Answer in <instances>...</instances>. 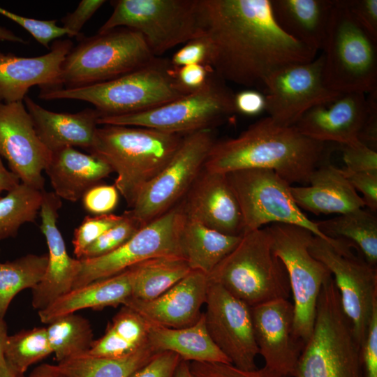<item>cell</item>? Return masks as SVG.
Returning <instances> with one entry per match:
<instances>
[{"label": "cell", "instance_id": "cell-1", "mask_svg": "<svg viewBox=\"0 0 377 377\" xmlns=\"http://www.w3.org/2000/svg\"><path fill=\"white\" fill-rule=\"evenodd\" d=\"M200 13L207 66L224 82L263 91L277 72L316 57L280 27L271 0H200Z\"/></svg>", "mask_w": 377, "mask_h": 377}, {"label": "cell", "instance_id": "cell-2", "mask_svg": "<svg viewBox=\"0 0 377 377\" xmlns=\"http://www.w3.org/2000/svg\"><path fill=\"white\" fill-rule=\"evenodd\" d=\"M329 154L327 143L309 138L295 126H283L267 117L235 138L215 141L203 169L223 174L244 169L270 170L290 185L308 184L311 173Z\"/></svg>", "mask_w": 377, "mask_h": 377}, {"label": "cell", "instance_id": "cell-3", "mask_svg": "<svg viewBox=\"0 0 377 377\" xmlns=\"http://www.w3.org/2000/svg\"><path fill=\"white\" fill-rule=\"evenodd\" d=\"M101 126L88 152L117 174L114 185L132 208L144 187L172 158L184 135L143 127Z\"/></svg>", "mask_w": 377, "mask_h": 377}, {"label": "cell", "instance_id": "cell-4", "mask_svg": "<svg viewBox=\"0 0 377 377\" xmlns=\"http://www.w3.org/2000/svg\"><path fill=\"white\" fill-rule=\"evenodd\" d=\"M188 94L179 83L177 68L170 60L155 57L144 66L119 77L78 88L42 89L38 97L89 102L101 117H105L149 110Z\"/></svg>", "mask_w": 377, "mask_h": 377}, {"label": "cell", "instance_id": "cell-5", "mask_svg": "<svg viewBox=\"0 0 377 377\" xmlns=\"http://www.w3.org/2000/svg\"><path fill=\"white\" fill-rule=\"evenodd\" d=\"M295 377H362L360 344L331 274L320 289L313 330Z\"/></svg>", "mask_w": 377, "mask_h": 377}, {"label": "cell", "instance_id": "cell-6", "mask_svg": "<svg viewBox=\"0 0 377 377\" xmlns=\"http://www.w3.org/2000/svg\"><path fill=\"white\" fill-rule=\"evenodd\" d=\"M208 279L250 307L291 295L286 269L272 251L267 227L244 233Z\"/></svg>", "mask_w": 377, "mask_h": 377}, {"label": "cell", "instance_id": "cell-7", "mask_svg": "<svg viewBox=\"0 0 377 377\" xmlns=\"http://www.w3.org/2000/svg\"><path fill=\"white\" fill-rule=\"evenodd\" d=\"M66 56L58 88H78L108 81L151 61L156 57L144 37L119 27L91 37H82Z\"/></svg>", "mask_w": 377, "mask_h": 377}, {"label": "cell", "instance_id": "cell-8", "mask_svg": "<svg viewBox=\"0 0 377 377\" xmlns=\"http://www.w3.org/2000/svg\"><path fill=\"white\" fill-rule=\"evenodd\" d=\"M326 85L339 93L377 89V40L353 18L343 0H335L323 48Z\"/></svg>", "mask_w": 377, "mask_h": 377}, {"label": "cell", "instance_id": "cell-9", "mask_svg": "<svg viewBox=\"0 0 377 377\" xmlns=\"http://www.w3.org/2000/svg\"><path fill=\"white\" fill-rule=\"evenodd\" d=\"M98 34L125 27L139 32L159 57L166 51L202 36L200 0H117Z\"/></svg>", "mask_w": 377, "mask_h": 377}, {"label": "cell", "instance_id": "cell-10", "mask_svg": "<svg viewBox=\"0 0 377 377\" xmlns=\"http://www.w3.org/2000/svg\"><path fill=\"white\" fill-rule=\"evenodd\" d=\"M235 94L214 73L201 89L149 110L100 117L98 125L148 128L184 135L212 129L237 112Z\"/></svg>", "mask_w": 377, "mask_h": 377}, {"label": "cell", "instance_id": "cell-11", "mask_svg": "<svg viewBox=\"0 0 377 377\" xmlns=\"http://www.w3.org/2000/svg\"><path fill=\"white\" fill-rule=\"evenodd\" d=\"M272 249L284 265L294 307V332L304 344L313 330L316 304L322 286L331 274L309 251L314 235L292 224L272 223L267 227Z\"/></svg>", "mask_w": 377, "mask_h": 377}, {"label": "cell", "instance_id": "cell-12", "mask_svg": "<svg viewBox=\"0 0 377 377\" xmlns=\"http://www.w3.org/2000/svg\"><path fill=\"white\" fill-rule=\"evenodd\" d=\"M353 246L343 239L329 242L314 235L309 251L331 274L342 309L361 346L377 305V270L376 266L356 256Z\"/></svg>", "mask_w": 377, "mask_h": 377}, {"label": "cell", "instance_id": "cell-13", "mask_svg": "<svg viewBox=\"0 0 377 377\" xmlns=\"http://www.w3.org/2000/svg\"><path fill=\"white\" fill-rule=\"evenodd\" d=\"M226 175L240 207L244 234L267 223H280L305 228L316 237L333 241L302 212L293 200L291 185L275 172L244 169Z\"/></svg>", "mask_w": 377, "mask_h": 377}, {"label": "cell", "instance_id": "cell-14", "mask_svg": "<svg viewBox=\"0 0 377 377\" xmlns=\"http://www.w3.org/2000/svg\"><path fill=\"white\" fill-rule=\"evenodd\" d=\"M214 142L212 129L183 136L172 158L144 187L130 210L142 227L182 201L202 170Z\"/></svg>", "mask_w": 377, "mask_h": 377}, {"label": "cell", "instance_id": "cell-15", "mask_svg": "<svg viewBox=\"0 0 377 377\" xmlns=\"http://www.w3.org/2000/svg\"><path fill=\"white\" fill-rule=\"evenodd\" d=\"M185 219L181 203L140 228L126 243L106 255L80 260L72 289L117 274L147 259L182 256L180 233ZM184 258V257H183Z\"/></svg>", "mask_w": 377, "mask_h": 377}, {"label": "cell", "instance_id": "cell-16", "mask_svg": "<svg viewBox=\"0 0 377 377\" xmlns=\"http://www.w3.org/2000/svg\"><path fill=\"white\" fill-rule=\"evenodd\" d=\"M205 304V326L214 343L236 367L244 370L256 369L259 350L251 307L210 280Z\"/></svg>", "mask_w": 377, "mask_h": 377}, {"label": "cell", "instance_id": "cell-17", "mask_svg": "<svg viewBox=\"0 0 377 377\" xmlns=\"http://www.w3.org/2000/svg\"><path fill=\"white\" fill-rule=\"evenodd\" d=\"M323 66L321 54L310 61L288 66L272 75L263 91L268 117L281 125L295 126L309 109L341 94L326 85Z\"/></svg>", "mask_w": 377, "mask_h": 377}, {"label": "cell", "instance_id": "cell-18", "mask_svg": "<svg viewBox=\"0 0 377 377\" xmlns=\"http://www.w3.org/2000/svg\"><path fill=\"white\" fill-rule=\"evenodd\" d=\"M51 151L38 138L23 101L0 103V157L20 182L44 191Z\"/></svg>", "mask_w": 377, "mask_h": 377}, {"label": "cell", "instance_id": "cell-19", "mask_svg": "<svg viewBox=\"0 0 377 377\" xmlns=\"http://www.w3.org/2000/svg\"><path fill=\"white\" fill-rule=\"evenodd\" d=\"M259 355L265 366L295 377L304 343L294 332V307L288 299H277L251 307Z\"/></svg>", "mask_w": 377, "mask_h": 377}, {"label": "cell", "instance_id": "cell-20", "mask_svg": "<svg viewBox=\"0 0 377 377\" xmlns=\"http://www.w3.org/2000/svg\"><path fill=\"white\" fill-rule=\"evenodd\" d=\"M61 205V199L54 192L43 191L40 229L47 245L48 261L43 279L32 289V306L38 311L72 290L80 269V260L68 255L57 226Z\"/></svg>", "mask_w": 377, "mask_h": 377}, {"label": "cell", "instance_id": "cell-21", "mask_svg": "<svg viewBox=\"0 0 377 377\" xmlns=\"http://www.w3.org/2000/svg\"><path fill=\"white\" fill-rule=\"evenodd\" d=\"M186 216L232 236H242L239 205L226 174L202 169L180 202Z\"/></svg>", "mask_w": 377, "mask_h": 377}, {"label": "cell", "instance_id": "cell-22", "mask_svg": "<svg viewBox=\"0 0 377 377\" xmlns=\"http://www.w3.org/2000/svg\"><path fill=\"white\" fill-rule=\"evenodd\" d=\"M73 47L68 39L54 42L50 52L34 57L0 52V103L23 101L30 88H58L61 64Z\"/></svg>", "mask_w": 377, "mask_h": 377}, {"label": "cell", "instance_id": "cell-23", "mask_svg": "<svg viewBox=\"0 0 377 377\" xmlns=\"http://www.w3.org/2000/svg\"><path fill=\"white\" fill-rule=\"evenodd\" d=\"M208 276L191 271L158 297L148 301L128 298L126 306L152 324L170 328H182L195 323L205 304Z\"/></svg>", "mask_w": 377, "mask_h": 377}, {"label": "cell", "instance_id": "cell-24", "mask_svg": "<svg viewBox=\"0 0 377 377\" xmlns=\"http://www.w3.org/2000/svg\"><path fill=\"white\" fill-rule=\"evenodd\" d=\"M366 114L365 94L343 93L331 101L309 109L295 126L316 141L349 145L359 140Z\"/></svg>", "mask_w": 377, "mask_h": 377}, {"label": "cell", "instance_id": "cell-25", "mask_svg": "<svg viewBox=\"0 0 377 377\" xmlns=\"http://www.w3.org/2000/svg\"><path fill=\"white\" fill-rule=\"evenodd\" d=\"M23 102L38 138L51 152L67 147L90 149L101 117L96 110L62 113L44 108L28 96Z\"/></svg>", "mask_w": 377, "mask_h": 377}, {"label": "cell", "instance_id": "cell-26", "mask_svg": "<svg viewBox=\"0 0 377 377\" xmlns=\"http://www.w3.org/2000/svg\"><path fill=\"white\" fill-rule=\"evenodd\" d=\"M296 205L315 214H343L365 206L340 168L322 164L311 175L308 185L290 186Z\"/></svg>", "mask_w": 377, "mask_h": 377}, {"label": "cell", "instance_id": "cell-27", "mask_svg": "<svg viewBox=\"0 0 377 377\" xmlns=\"http://www.w3.org/2000/svg\"><path fill=\"white\" fill-rule=\"evenodd\" d=\"M44 171L54 193L71 202L80 200L87 190L112 172L111 168L98 157L72 147L51 152Z\"/></svg>", "mask_w": 377, "mask_h": 377}, {"label": "cell", "instance_id": "cell-28", "mask_svg": "<svg viewBox=\"0 0 377 377\" xmlns=\"http://www.w3.org/2000/svg\"><path fill=\"white\" fill-rule=\"evenodd\" d=\"M334 3L335 0H271L280 27L316 52L323 48Z\"/></svg>", "mask_w": 377, "mask_h": 377}, {"label": "cell", "instance_id": "cell-29", "mask_svg": "<svg viewBox=\"0 0 377 377\" xmlns=\"http://www.w3.org/2000/svg\"><path fill=\"white\" fill-rule=\"evenodd\" d=\"M131 296V274L128 268L110 277L71 290L45 309L38 311V315L42 323L49 324L80 309L123 305Z\"/></svg>", "mask_w": 377, "mask_h": 377}, {"label": "cell", "instance_id": "cell-30", "mask_svg": "<svg viewBox=\"0 0 377 377\" xmlns=\"http://www.w3.org/2000/svg\"><path fill=\"white\" fill-rule=\"evenodd\" d=\"M148 343L156 352H173L186 362L230 363L209 335L203 313L195 323L182 328L150 323Z\"/></svg>", "mask_w": 377, "mask_h": 377}, {"label": "cell", "instance_id": "cell-31", "mask_svg": "<svg viewBox=\"0 0 377 377\" xmlns=\"http://www.w3.org/2000/svg\"><path fill=\"white\" fill-rule=\"evenodd\" d=\"M241 237L223 234L185 215L179 238L182 255L191 270L209 276Z\"/></svg>", "mask_w": 377, "mask_h": 377}, {"label": "cell", "instance_id": "cell-32", "mask_svg": "<svg viewBox=\"0 0 377 377\" xmlns=\"http://www.w3.org/2000/svg\"><path fill=\"white\" fill-rule=\"evenodd\" d=\"M150 323L132 309L122 305L108 324L105 334L94 341L87 354L102 357H121L148 343Z\"/></svg>", "mask_w": 377, "mask_h": 377}, {"label": "cell", "instance_id": "cell-33", "mask_svg": "<svg viewBox=\"0 0 377 377\" xmlns=\"http://www.w3.org/2000/svg\"><path fill=\"white\" fill-rule=\"evenodd\" d=\"M131 274V297L154 300L185 277L192 270L182 256L147 259L128 268Z\"/></svg>", "mask_w": 377, "mask_h": 377}, {"label": "cell", "instance_id": "cell-34", "mask_svg": "<svg viewBox=\"0 0 377 377\" xmlns=\"http://www.w3.org/2000/svg\"><path fill=\"white\" fill-rule=\"evenodd\" d=\"M360 208L334 218L316 222L326 237L343 239L357 246L371 265L377 263V218Z\"/></svg>", "mask_w": 377, "mask_h": 377}, {"label": "cell", "instance_id": "cell-35", "mask_svg": "<svg viewBox=\"0 0 377 377\" xmlns=\"http://www.w3.org/2000/svg\"><path fill=\"white\" fill-rule=\"evenodd\" d=\"M157 353L147 343L121 357H102L87 353L58 362L57 367L68 377H130Z\"/></svg>", "mask_w": 377, "mask_h": 377}, {"label": "cell", "instance_id": "cell-36", "mask_svg": "<svg viewBox=\"0 0 377 377\" xmlns=\"http://www.w3.org/2000/svg\"><path fill=\"white\" fill-rule=\"evenodd\" d=\"M47 254H27L11 261L0 263V318L20 291L31 290L43 279L47 266Z\"/></svg>", "mask_w": 377, "mask_h": 377}, {"label": "cell", "instance_id": "cell-37", "mask_svg": "<svg viewBox=\"0 0 377 377\" xmlns=\"http://www.w3.org/2000/svg\"><path fill=\"white\" fill-rule=\"evenodd\" d=\"M46 330L50 346L58 362L87 353L94 341L88 320L75 313L53 320Z\"/></svg>", "mask_w": 377, "mask_h": 377}, {"label": "cell", "instance_id": "cell-38", "mask_svg": "<svg viewBox=\"0 0 377 377\" xmlns=\"http://www.w3.org/2000/svg\"><path fill=\"white\" fill-rule=\"evenodd\" d=\"M43 192L20 182L0 198V240L15 237L23 224L35 221L40 213Z\"/></svg>", "mask_w": 377, "mask_h": 377}, {"label": "cell", "instance_id": "cell-39", "mask_svg": "<svg viewBox=\"0 0 377 377\" xmlns=\"http://www.w3.org/2000/svg\"><path fill=\"white\" fill-rule=\"evenodd\" d=\"M52 353L46 327H34L8 337L4 358L11 371L24 375L30 366Z\"/></svg>", "mask_w": 377, "mask_h": 377}, {"label": "cell", "instance_id": "cell-40", "mask_svg": "<svg viewBox=\"0 0 377 377\" xmlns=\"http://www.w3.org/2000/svg\"><path fill=\"white\" fill-rule=\"evenodd\" d=\"M142 228L130 210L123 219L89 246L80 260L91 259L106 255L119 248Z\"/></svg>", "mask_w": 377, "mask_h": 377}, {"label": "cell", "instance_id": "cell-41", "mask_svg": "<svg viewBox=\"0 0 377 377\" xmlns=\"http://www.w3.org/2000/svg\"><path fill=\"white\" fill-rule=\"evenodd\" d=\"M122 219L123 214L85 216L81 224L75 229L73 234L72 243L76 258L80 259L89 246Z\"/></svg>", "mask_w": 377, "mask_h": 377}, {"label": "cell", "instance_id": "cell-42", "mask_svg": "<svg viewBox=\"0 0 377 377\" xmlns=\"http://www.w3.org/2000/svg\"><path fill=\"white\" fill-rule=\"evenodd\" d=\"M0 14L27 30L41 45L50 50V43L63 36L71 37L70 31L57 24L56 20H42L19 15L0 7Z\"/></svg>", "mask_w": 377, "mask_h": 377}, {"label": "cell", "instance_id": "cell-43", "mask_svg": "<svg viewBox=\"0 0 377 377\" xmlns=\"http://www.w3.org/2000/svg\"><path fill=\"white\" fill-rule=\"evenodd\" d=\"M192 377H285L264 366L244 370L230 363L188 362Z\"/></svg>", "mask_w": 377, "mask_h": 377}, {"label": "cell", "instance_id": "cell-44", "mask_svg": "<svg viewBox=\"0 0 377 377\" xmlns=\"http://www.w3.org/2000/svg\"><path fill=\"white\" fill-rule=\"evenodd\" d=\"M119 191L113 185L98 184L82 197L84 209L95 216L111 214L119 202Z\"/></svg>", "mask_w": 377, "mask_h": 377}, {"label": "cell", "instance_id": "cell-45", "mask_svg": "<svg viewBox=\"0 0 377 377\" xmlns=\"http://www.w3.org/2000/svg\"><path fill=\"white\" fill-rule=\"evenodd\" d=\"M343 146L345 168L353 172L377 174V151L360 140Z\"/></svg>", "mask_w": 377, "mask_h": 377}, {"label": "cell", "instance_id": "cell-46", "mask_svg": "<svg viewBox=\"0 0 377 377\" xmlns=\"http://www.w3.org/2000/svg\"><path fill=\"white\" fill-rule=\"evenodd\" d=\"M362 377H377V305L360 346Z\"/></svg>", "mask_w": 377, "mask_h": 377}, {"label": "cell", "instance_id": "cell-47", "mask_svg": "<svg viewBox=\"0 0 377 377\" xmlns=\"http://www.w3.org/2000/svg\"><path fill=\"white\" fill-rule=\"evenodd\" d=\"M181 360L173 352H158L130 377H175Z\"/></svg>", "mask_w": 377, "mask_h": 377}, {"label": "cell", "instance_id": "cell-48", "mask_svg": "<svg viewBox=\"0 0 377 377\" xmlns=\"http://www.w3.org/2000/svg\"><path fill=\"white\" fill-rule=\"evenodd\" d=\"M209 57V46L206 39L200 36L184 44L172 57L170 62L176 68L191 64L207 66Z\"/></svg>", "mask_w": 377, "mask_h": 377}, {"label": "cell", "instance_id": "cell-49", "mask_svg": "<svg viewBox=\"0 0 377 377\" xmlns=\"http://www.w3.org/2000/svg\"><path fill=\"white\" fill-rule=\"evenodd\" d=\"M345 177L357 192L362 194V199L371 212L377 210V174L365 172H353L341 169Z\"/></svg>", "mask_w": 377, "mask_h": 377}, {"label": "cell", "instance_id": "cell-50", "mask_svg": "<svg viewBox=\"0 0 377 377\" xmlns=\"http://www.w3.org/2000/svg\"><path fill=\"white\" fill-rule=\"evenodd\" d=\"M355 21L377 40V0H343Z\"/></svg>", "mask_w": 377, "mask_h": 377}, {"label": "cell", "instance_id": "cell-51", "mask_svg": "<svg viewBox=\"0 0 377 377\" xmlns=\"http://www.w3.org/2000/svg\"><path fill=\"white\" fill-rule=\"evenodd\" d=\"M105 3L104 0H82L75 10L61 19L63 27L70 31L71 37L81 36L84 24Z\"/></svg>", "mask_w": 377, "mask_h": 377}, {"label": "cell", "instance_id": "cell-52", "mask_svg": "<svg viewBox=\"0 0 377 377\" xmlns=\"http://www.w3.org/2000/svg\"><path fill=\"white\" fill-rule=\"evenodd\" d=\"M212 73L208 66L202 64H191L177 68L179 83L190 93L203 87Z\"/></svg>", "mask_w": 377, "mask_h": 377}, {"label": "cell", "instance_id": "cell-53", "mask_svg": "<svg viewBox=\"0 0 377 377\" xmlns=\"http://www.w3.org/2000/svg\"><path fill=\"white\" fill-rule=\"evenodd\" d=\"M367 114L358 140L368 147L377 149V89L366 96Z\"/></svg>", "mask_w": 377, "mask_h": 377}, {"label": "cell", "instance_id": "cell-54", "mask_svg": "<svg viewBox=\"0 0 377 377\" xmlns=\"http://www.w3.org/2000/svg\"><path fill=\"white\" fill-rule=\"evenodd\" d=\"M235 106L237 112L247 116H256L266 108L265 96L256 89H245L235 94Z\"/></svg>", "mask_w": 377, "mask_h": 377}, {"label": "cell", "instance_id": "cell-55", "mask_svg": "<svg viewBox=\"0 0 377 377\" xmlns=\"http://www.w3.org/2000/svg\"><path fill=\"white\" fill-rule=\"evenodd\" d=\"M20 182V179L3 165L0 157V198L3 192H8Z\"/></svg>", "mask_w": 377, "mask_h": 377}, {"label": "cell", "instance_id": "cell-56", "mask_svg": "<svg viewBox=\"0 0 377 377\" xmlns=\"http://www.w3.org/2000/svg\"><path fill=\"white\" fill-rule=\"evenodd\" d=\"M27 377H68L57 364H42L36 367Z\"/></svg>", "mask_w": 377, "mask_h": 377}, {"label": "cell", "instance_id": "cell-57", "mask_svg": "<svg viewBox=\"0 0 377 377\" xmlns=\"http://www.w3.org/2000/svg\"><path fill=\"white\" fill-rule=\"evenodd\" d=\"M7 325L3 318H0V367L6 366L4 358V350L8 338Z\"/></svg>", "mask_w": 377, "mask_h": 377}, {"label": "cell", "instance_id": "cell-58", "mask_svg": "<svg viewBox=\"0 0 377 377\" xmlns=\"http://www.w3.org/2000/svg\"><path fill=\"white\" fill-rule=\"evenodd\" d=\"M10 42L21 44H27L28 41L15 34L10 30L0 26V42Z\"/></svg>", "mask_w": 377, "mask_h": 377}, {"label": "cell", "instance_id": "cell-59", "mask_svg": "<svg viewBox=\"0 0 377 377\" xmlns=\"http://www.w3.org/2000/svg\"><path fill=\"white\" fill-rule=\"evenodd\" d=\"M175 377H192L188 362L181 360Z\"/></svg>", "mask_w": 377, "mask_h": 377}, {"label": "cell", "instance_id": "cell-60", "mask_svg": "<svg viewBox=\"0 0 377 377\" xmlns=\"http://www.w3.org/2000/svg\"><path fill=\"white\" fill-rule=\"evenodd\" d=\"M0 377H25L11 371L8 366L0 367Z\"/></svg>", "mask_w": 377, "mask_h": 377}]
</instances>
